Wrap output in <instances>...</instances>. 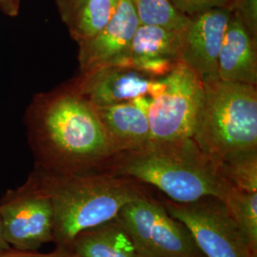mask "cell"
Wrapping results in <instances>:
<instances>
[{
  "label": "cell",
  "mask_w": 257,
  "mask_h": 257,
  "mask_svg": "<svg viewBox=\"0 0 257 257\" xmlns=\"http://www.w3.org/2000/svg\"><path fill=\"white\" fill-rule=\"evenodd\" d=\"M141 25L181 31L190 17L180 13L170 0H131Z\"/></svg>",
  "instance_id": "cell-19"
},
{
  "label": "cell",
  "mask_w": 257,
  "mask_h": 257,
  "mask_svg": "<svg viewBox=\"0 0 257 257\" xmlns=\"http://www.w3.org/2000/svg\"><path fill=\"white\" fill-rule=\"evenodd\" d=\"M35 169L55 175L100 172L116 150L95 107L69 81L37 93L24 114Z\"/></svg>",
  "instance_id": "cell-1"
},
{
  "label": "cell",
  "mask_w": 257,
  "mask_h": 257,
  "mask_svg": "<svg viewBox=\"0 0 257 257\" xmlns=\"http://www.w3.org/2000/svg\"><path fill=\"white\" fill-rule=\"evenodd\" d=\"M202 111L193 139L211 160L257 150V89L215 79L204 83Z\"/></svg>",
  "instance_id": "cell-4"
},
{
  "label": "cell",
  "mask_w": 257,
  "mask_h": 257,
  "mask_svg": "<svg viewBox=\"0 0 257 257\" xmlns=\"http://www.w3.org/2000/svg\"><path fill=\"white\" fill-rule=\"evenodd\" d=\"M140 25L131 0H120L107 26L92 39L78 45L79 74L107 66H128L134 35Z\"/></svg>",
  "instance_id": "cell-11"
},
{
  "label": "cell",
  "mask_w": 257,
  "mask_h": 257,
  "mask_svg": "<svg viewBox=\"0 0 257 257\" xmlns=\"http://www.w3.org/2000/svg\"><path fill=\"white\" fill-rule=\"evenodd\" d=\"M59 17L65 23L74 14L75 10L79 8L87 0H54Z\"/></svg>",
  "instance_id": "cell-23"
},
{
  "label": "cell",
  "mask_w": 257,
  "mask_h": 257,
  "mask_svg": "<svg viewBox=\"0 0 257 257\" xmlns=\"http://www.w3.org/2000/svg\"><path fill=\"white\" fill-rule=\"evenodd\" d=\"M100 172L151 185L177 203L193 202L207 196L223 200L231 188L216 163L193 138L150 141L141 149L114 155Z\"/></svg>",
  "instance_id": "cell-2"
},
{
  "label": "cell",
  "mask_w": 257,
  "mask_h": 257,
  "mask_svg": "<svg viewBox=\"0 0 257 257\" xmlns=\"http://www.w3.org/2000/svg\"><path fill=\"white\" fill-rule=\"evenodd\" d=\"M205 87L199 76L179 63L166 76L165 88L152 100L148 111L150 141L193 138L202 111Z\"/></svg>",
  "instance_id": "cell-6"
},
{
  "label": "cell",
  "mask_w": 257,
  "mask_h": 257,
  "mask_svg": "<svg viewBox=\"0 0 257 257\" xmlns=\"http://www.w3.org/2000/svg\"><path fill=\"white\" fill-rule=\"evenodd\" d=\"M50 197L54 210V243L69 248L81 231L114 219L128 203L149 196L145 184L104 172L55 175L31 172Z\"/></svg>",
  "instance_id": "cell-3"
},
{
  "label": "cell",
  "mask_w": 257,
  "mask_h": 257,
  "mask_svg": "<svg viewBox=\"0 0 257 257\" xmlns=\"http://www.w3.org/2000/svg\"><path fill=\"white\" fill-rule=\"evenodd\" d=\"M0 257H79L69 248L56 247L54 251L48 253L37 252V250H19L11 248L0 253Z\"/></svg>",
  "instance_id": "cell-22"
},
{
  "label": "cell",
  "mask_w": 257,
  "mask_h": 257,
  "mask_svg": "<svg viewBox=\"0 0 257 257\" xmlns=\"http://www.w3.org/2000/svg\"><path fill=\"white\" fill-rule=\"evenodd\" d=\"M215 163L221 175L232 188L257 193V150L236 153Z\"/></svg>",
  "instance_id": "cell-17"
},
{
  "label": "cell",
  "mask_w": 257,
  "mask_h": 257,
  "mask_svg": "<svg viewBox=\"0 0 257 257\" xmlns=\"http://www.w3.org/2000/svg\"><path fill=\"white\" fill-rule=\"evenodd\" d=\"M179 48V31L140 24L131 44L130 67L152 77H165L181 63Z\"/></svg>",
  "instance_id": "cell-12"
},
{
  "label": "cell",
  "mask_w": 257,
  "mask_h": 257,
  "mask_svg": "<svg viewBox=\"0 0 257 257\" xmlns=\"http://www.w3.org/2000/svg\"><path fill=\"white\" fill-rule=\"evenodd\" d=\"M11 248L9 243L7 242L6 237H5V233H4V228H3V223L1 219V215H0V253L6 251Z\"/></svg>",
  "instance_id": "cell-25"
},
{
  "label": "cell",
  "mask_w": 257,
  "mask_h": 257,
  "mask_svg": "<svg viewBox=\"0 0 257 257\" xmlns=\"http://www.w3.org/2000/svg\"><path fill=\"white\" fill-rule=\"evenodd\" d=\"M230 216L257 251V193L230 188L223 199Z\"/></svg>",
  "instance_id": "cell-18"
},
{
  "label": "cell",
  "mask_w": 257,
  "mask_h": 257,
  "mask_svg": "<svg viewBox=\"0 0 257 257\" xmlns=\"http://www.w3.org/2000/svg\"><path fill=\"white\" fill-rule=\"evenodd\" d=\"M230 11L257 39V0H232Z\"/></svg>",
  "instance_id": "cell-20"
},
{
  "label": "cell",
  "mask_w": 257,
  "mask_h": 257,
  "mask_svg": "<svg viewBox=\"0 0 257 257\" xmlns=\"http://www.w3.org/2000/svg\"><path fill=\"white\" fill-rule=\"evenodd\" d=\"M69 248L79 257H141L116 217L83 230Z\"/></svg>",
  "instance_id": "cell-15"
},
{
  "label": "cell",
  "mask_w": 257,
  "mask_h": 257,
  "mask_svg": "<svg viewBox=\"0 0 257 257\" xmlns=\"http://www.w3.org/2000/svg\"><path fill=\"white\" fill-rule=\"evenodd\" d=\"M0 215L11 248L37 250L44 244L54 243L53 205L31 174L25 183L1 197Z\"/></svg>",
  "instance_id": "cell-8"
},
{
  "label": "cell",
  "mask_w": 257,
  "mask_h": 257,
  "mask_svg": "<svg viewBox=\"0 0 257 257\" xmlns=\"http://www.w3.org/2000/svg\"><path fill=\"white\" fill-rule=\"evenodd\" d=\"M95 109L117 154L141 149L150 142L151 130L147 112L132 101Z\"/></svg>",
  "instance_id": "cell-14"
},
{
  "label": "cell",
  "mask_w": 257,
  "mask_h": 257,
  "mask_svg": "<svg viewBox=\"0 0 257 257\" xmlns=\"http://www.w3.org/2000/svg\"><path fill=\"white\" fill-rule=\"evenodd\" d=\"M218 77L227 82L257 84V39L231 13L217 63Z\"/></svg>",
  "instance_id": "cell-13"
},
{
  "label": "cell",
  "mask_w": 257,
  "mask_h": 257,
  "mask_svg": "<svg viewBox=\"0 0 257 257\" xmlns=\"http://www.w3.org/2000/svg\"><path fill=\"white\" fill-rule=\"evenodd\" d=\"M116 219L141 257H206L183 223L151 195L125 205Z\"/></svg>",
  "instance_id": "cell-5"
},
{
  "label": "cell",
  "mask_w": 257,
  "mask_h": 257,
  "mask_svg": "<svg viewBox=\"0 0 257 257\" xmlns=\"http://www.w3.org/2000/svg\"><path fill=\"white\" fill-rule=\"evenodd\" d=\"M168 212L182 222L206 257H257L248 238L230 216L224 201L207 196L190 203L161 200Z\"/></svg>",
  "instance_id": "cell-7"
},
{
  "label": "cell",
  "mask_w": 257,
  "mask_h": 257,
  "mask_svg": "<svg viewBox=\"0 0 257 257\" xmlns=\"http://www.w3.org/2000/svg\"><path fill=\"white\" fill-rule=\"evenodd\" d=\"M95 107L133 101L139 96L155 97L166 86V76L156 78L128 66H107L77 74L69 80Z\"/></svg>",
  "instance_id": "cell-9"
},
{
  "label": "cell",
  "mask_w": 257,
  "mask_h": 257,
  "mask_svg": "<svg viewBox=\"0 0 257 257\" xmlns=\"http://www.w3.org/2000/svg\"><path fill=\"white\" fill-rule=\"evenodd\" d=\"M175 9L188 17L204 13L209 10L225 8L230 10L232 0H170Z\"/></svg>",
  "instance_id": "cell-21"
},
{
  "label": "cell",
  "mask_w": 257,
  "mask_h": 257,
  "mask_svg": "<svg viewBox=\"0 0 257 257\" xmlns=\"http://www.w3.org/2000/svg\"><path fill=\"white\" fill-rule=\"evenodd\" d=\"M230 17V10H209L190 17L179 31L180 61L192 69L203 83L219 78L218 56Z\"/></svg>",
  "instance_id": "cell-10"
},
{
  "label": "cell",
  "mask_w": 257,
  "mask_h": 257,
  "mask_svg": "<svg viewBox=\"0 0 257 257\" xmlns=\"http://www.w3.org/2000/svg\"><path fill=\"white\" fill-rule=\"evenodd\" d=\"M22 0H0V11L9 18L19 17Z\"/></svg>",
  "instance_id": "cell-24"
},
{
  "label": "cell",
  "mask_w": 257,
  "mask_h": 257,
  "mask_svg": "<svg viewBox=\"0 0 257 257\" xmlns=\"http://www.w3.org/2000/svg\"><path fill=\"white\" fill-rule=\"evenodd\" d=\"M119 2L120 0H87L64 23L71 37L79 44L95 37L112 19Z\"/></svg>",
  "instance_id": "cell-16"
}]
</instances>
